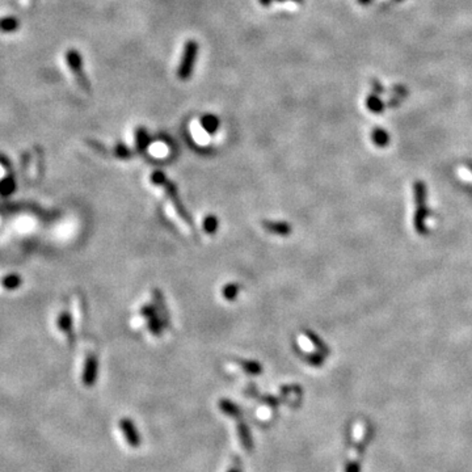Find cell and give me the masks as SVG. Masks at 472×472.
I'll return each instance as SVG.
<instances>
[{
  "label": "cell",
  "instance_id": "obj_1",
  "mask_svg": "<svg viewBox=\"0 0 472 472\" xmlns=\"http://www.w3.org/2000/svg\"><path fill=\"white\" fill-rule=\"evenodd\" d=\"M198 49H200V46H198L196 39H188L185 42L180 64L177 67V78L180 80L185 81L192 78L194 64H196V59H197L198 55Z\"/></svg>",
  "mask_w": 472,
  "mask_h": 472
},
{
  "label": "cell",
  "instance_id": "obj_4",
  "mask_svg": "<svg viewBox=\"0 0 472 472\" xmlns=\"http://www.w3.org/2000/svg\"><path fill=\"white\" fill-rule=\"evenodd\" d=\"M97 371H99V363L96 356H89L84 363V370H83V383L87 387H91L96 383L97 379Z\"/></svg>",
  "mask_w": 472,
  "mask_h": 472
},
{
  "label": "cell",
  "instance_id": "obj_9",
  "mask_svg": "<svg viewBox=\"0 0 472 472\" xmlns=\"http://www.w3.org/2000/svg\"><path fill=\"white\" fill-rule=\"evenodd\" d=\"M14 188H16V184H14L13 177L8 176L5 179L0 181V194L1 196H9V194L13 193Z\"/></svg>",
  "mask_w": 472,
  "mask_h": 472
},
{
  "label": "cell",
  "instance_id": "obj_8",
  "mask_svg": "<svg viewBox=\"0 0 472 472\" xmlns=\"http://www.w3.org/2000/svg\"><path fill=\"white\" fill-rule=\"evenodd\" d=\"M200 122H201V127L208 134L212 135L214 134V133H217V130H218L219 120L218 117L214 116V114H205Z\"/></svg>",
  "mask_w": 472,
  "mask_h": 472
},
{
  "label": "cell",
  "instance_id": "obj_7",
  "mask_svg": "<svg viewBox=\"0 0 472 472\" xmlns=\"http://www.w3.org/2000/svg\"><path fill=\"white\" fill-rule=\"evenodd\" d=\"M218 407L221 409V412H223L230 417H240V415H241V409L235 403H233L231 400H227V399L219 400Z\"/></svg>",
  "mask_w": 472,
  "mask_h": 472
},
{
  "label": "cell",
  "instance_id": "obj_16",
  "mask_svg": "<svg viewBox=\"0 0 472 472\" xmlns=\"http://www.w3.org/2000/svg\"><path fill=\"white\" fill-rule=\"evenodd\" d=\"M358 1H360L361 4H367V3H370L371 0H358Z\"/></svg>",
  "mask_w": 472,
  "mask_h": 472
},
{
  "label": "cell",
  "instance_id": "obj_17",
  "mask_svg": "<svg viewBox=\"0 0 472 472\" xmlns=\"http://www.w3.org/2000/svg\"><path fill=\"white\" fill-rule=\"evenodd\" d=\"M229 472H240V471L237 469H231V470H229Z\"/></svg>",
  "mask_w": 472,
  "mask_h": 472
},
{
  "label": "cell",
  "instance_id": "obj_6",
  "mask_svg": "<svg viewBox=\"0 0 472 472\" xmlns=\"http://www.w3.org/2000/svg\"><path fill=\"white\" fill-rule=\"evenodd\" d=\"M236 430H237V436H239L240 444L247 451H252L253 449V441H252V436H250L249 428L247 427V424L243 421H239L236 425Z\"/></svg>",
  "mask_w": 472,
  "mask_h": 472
},
{
  "label": "cell",
  "instance_id": "obj_12",
  "mask_svg": "<svg viewBox=\"0 0 472 472\" xmlns=\"http://www.w3.org/2000/svg\"><path fill=\"white\" fill-rule=\"evenodd\" d=\"M135 143L138 148H145L148 145V134L143 127H139L135 130Z\"/></svg>",
  "mask_w": 472,
  "mask_h": 472
},
{
  "label": "cell",
  "instance_id": "obj_3",
  "mask_svg": "<svg viewBox=\"0 0 472 472\" xmlns=\"http://www.w3.org/2000/svg\"><path fill=\"white\" fill-rule=\"evenodd\" d=\"M120 428L122 430V434H124L127 445L130 448H139L141 446V436H139L137 428H135V425L130 419L124 417L121 420Z\"/></svg>",
  "mask_w": 472,
  "mask_h": 472
},
{
  "label": "cell",
  "instance_id": "obj_15",
  "mask_svg": "<svg viewBox=\"0 0 472 472\" xmlns=\"http://www.w3.org/2000/svg\"><path fill=\"white\" fill-rule=\"evenodd\" d=\"M3 285L5 286L7 289L13 290V289H16V287H18V286H20V278H18L17 275H14V274L8 275L7 278L4 279Z\"/></svg>",
  "mask_w": 472,
  "mask_h": 472
},
{
  "label": "cell",
  "instance_id": "obj_5",
  "mask_svg": "<svg viewBox=\"0 0 472 472\" xmlns=\"http://www.w3.org/2000/svg\"><path fill=\"white\" fill-rule=\"evenodd\" d=\"M21 28V22L13 14H8L0 17V33L3 34H12Z\"/></svg>",
  "mask_w": 472,
  "mask_h": 472
},
{
  "label": "cell",
  "instance_id": "obj_11",
  "mask_svg": "<svg viewBox=\"0 0 472 472\" xmlns=\"http://www.w3.org/2000/svg\"><path fill=\"white\" fill-rule=\"evenodd\" d=\"M58 324H59L60 331H63L64 333H68V335H70L71 329H72V319H71L70 314H67V312H62V314H60L59 323H58Z\"/></svg>",
  "mask_w": 472,
  "mask_h": 472
},
{
  "label": "cell",
  "instance_id": "obj_2",
  "mask_svg": "<svg viewBox=\"0 0 472 472\" xmlns=\"http://www.w3.org/2000/svg\"><path fill=\"white\" fill-rule=\"evenodd\" d=\"M66 63H67L68 68L74 75V78L76 79V83L79 84V87L85 92L91 91V83H89L88 78L85 75L83 56H81L80 51L76 49H68L66 51Z\"/></svg>",
  "mask_w": 472,
  "mask_h": 472
},
{
  "label": "cell",
  "instance_id": "obj_10",
  "mask_svg": "<svg viewBox=\"0 0 472 472\" xmlns=\"http://www.w3.org/2000/svg\"><path fill=\"white\" fill-rule=\"evenodd\" d=\"M240 365H241V367H243V370L247 371V373L250 374V375H258V374L262 371L260 363L254 362V361H241Z\"/></svg>",
  "mask_w": 472,
  "mask_h": 472
},
{
  "label": "cell",
  "instance_id": "obj_13",
  "mask_svg": "<svg viewBox=\"0 0 472 472\" xmlns=\"http://www.w3.org/2000/svg\"><path fill=\"white\" fill-rule=\"evenodd\" d=\"M367 108L374 113H379L383 110V102L378 99L377 96H370L367 99Z\"/></svg>",
  "mask_w": 472,
  "mask_h": 472
},
{
  "label": "cell",
  "instance_id": "obj_14",
  "mask_svg": "<svg viewBox=\"0 0 472 472\" xmlns=\"http://www.w3.org/2000/svg\"><path fill=\"white\" fill-rule=\"evenodd\" d=\"M373 141L379 146H384L388 142V135L386 131H383L382 129H375L373 131Z\"/></svg>",
  "mask_w": 472,
  "mask_h": 472
}]
</instances>
